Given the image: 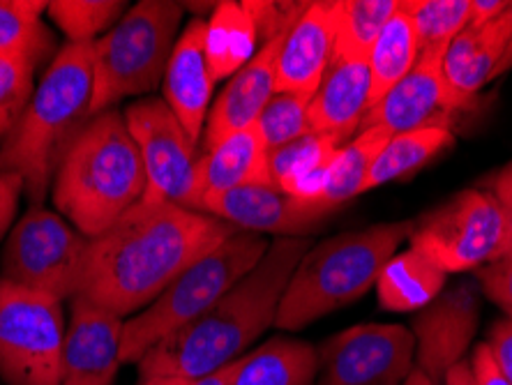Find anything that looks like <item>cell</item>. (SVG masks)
I'll return each instance as SVG.
<instances>
[{"label":"cell","instance_id":"6da1fadb","mask_svg":"<svg viewBox=\"0 0 512 385\" xmlns=\"http://www.w3.org/2000/svg\"><path fill=\"white\" fill-rule=\"evenodd\" d=\"M236 231L201 210L141 196L109 231L88 240L74 298L125 319L155 303L173 279Z\"/></svg>","mask_w":512,"mask_h":385},{"label":"cell","instance_id":"7a4b0ae2","mask_svg":"<svg viewBox=\"0 0 512 385\" xmlns=\"http://www.w3.org/2000/svg\"><path fill=\"white\" fill-rule=\"evenodd\" d=\"M312 243L307 238H277L263 259L199 319L173 332L137 362L141 379L176 376L194 381L243 358L270 326L286 284Z\"/></svg>","mask_w":512,"mask_h":385},{"label":"cell","instance_id":"3957f363","mask_svg":"<svg viewBox=\"0 0 512 385\" xmlns=\"http://www.w3.org/2000/svg\"><path fill=\"white\" fill-rule=\"evenodd\" d=\"M54 203L81 236L109 231L146 194V171L123 113L109 109L90 118L60 155Z\"/></svg>","mask_w":512,"mask_h":385},{"label":"cell","instance_id":"277c9868","mask_svg":"<svg viewBox=\"0 0 512 385\" xmlns=\"http://www.w3.org/2000/svg\"><path fill=\"white\" fill-rule=\"evenodd\" d=\"M90 100L93 44L67 42L0 146V171L24 180L30 203L47 196L60 155L90 120Z\"/></svg>","mask_w":512,"mask_h":385},{"label":"cell","instance_id":"5b68a950","mask_svg":"<svg viewBox=\"0 0 512 385\" xmlns=\"http://www.w3.org/2000/svg\"><path fill=\"white\" fill-rule=\"evenodd\" d=\"M411 222L376 224L346 231L310 247L286 284L275 328L303 330L314 321L356 303L374 289L397 247L409 240Z\"/></svg>","mask_w":512,"mask_h":385},{"label":"cell","instance_id":"8992f818","mask_svg":"<svg viewBox=\"0 0 512 385\" xmlns=\"http://www.w3.org/2000/svg\"><path fill=\"white\" fill-rule=\"evenodd\" d=\"M270 243L259 233L236 231L222 245L210 249L164 289L155 303L125 321L120 362H137L173 332L217 303L263 259Z\"/></svg>","mask_w":512,"mask_h":385},{"label":"cell","instance_id":"52a82bcc","mask_svg":"<svg viewBox=\"0 0 512 385\" xmlns=\"http://www.w3.org/2000/svg\"><path fill=\"white\" fill-rule=\"evenodd\" d=\"M183 14L185 7L173 0H141L107 35L97 37L90 118L109 111L125 97L153 93L160 86Z\"/></svg>","mask_w":512,"mask_h":385},{"label":"cell","instance_id":"ba28073f","mask_svg":"<svg viewBox=\"0 0 512 385\" xmlns=\"http://www.w3.org/2000/svg\"><path fill=\"white\" fill-rule=\"evenodd\" d=\"M88 238L54 210L33 206L12 226L0 256V279L63 303L79 291Z\"/></svg>","mask_w":512,"mask_h":385},{"label":"cell","instance_id":"9c48e42d","mask_svg":"<svg viewBox=\"0 0 512 385\" xmlns=\"http://www.w3.org/2000/svg\"><path fill=\"white\" fill-rule=\"evenodd\" d=\"M63 303L0 279V379L7 385H60Z\"/></svg>","mask_w":512,"mask_h":385},{"label":"cell","instance_id":"30bf717a","mask_svg":"<svg viewBox=\"0 0 512 385\" xmlns=\"http://www.w3.org/2000/svg\"><path fill=\"white\" fill-rule=\"evenodd\" d=\"M411 249L441 273H466L499 261L503 206L492 192L464 190L432 213L413 220Z\"/></svg>","mask_w":512,"mask_h":385},{"label":"cell","instance_id":"8fae6325","mask_svg":"<svg viewBox=\"0 0 512 385\" xmlns=\"http://www.w3.org/2000/svg\"><path fill=\"white\" fill-rule=\"evenodd\" d=\"M146 171V199L197 210V143L160 97H146L123 113Z\"/></svg>","mask_w":512,"mask_h":385},{"label":"cell","instance_id":"7c38bea8","mask_svg":"<svg viewBox=\"0 0 512 385\" xmlns=\"http://www.w3.org/2000/svg\"><path fill=\"white\" fill-rule=\"evenodd\" d=\"M314 385H404L416 337L399 323H360L328 337L316 351Z\"/></svg>","mask_w":512,"mask_h":385},{"label":"cell","instance_id":"4fadbf2b","mask_svg":"<svg viewBox=\"0 0 512 385\" xmlns=\"http://www.w3.org/2000/svg\"><path fill=\"white\" fill-rule=\"evenodd\" d=\"M478 319V293L466 284L441 293L413 319L416 369H420L432 385H443L450 367L466 360V349L476 337Z\"/></svg>","mask_w":512,"mask_h":385},{"label":"cell","instance_id":"5bb4252c","mask_svg":"<svg viewBox=\"0 0 512 385\" xmlns=\"http://www.w3.org/2000/svg\"><path fill=\"white\" fill-rule=\"evenodd\" d=\"M201 213L247 233H273L282 238H305L330 215L319 203H307L284 194L273 183L247 185L224 194L208 196Z\"/></svg>","mask_w":512,"mask_h":385},{"label":"cell","instance_id":"9a60e30c","mask_svg":"<svg viewBox=\"0 0 512 385\" xmlns=\"http://www.w3.org/2000/svg\"><path fill=\"white\" fill-rule=\"evenodd\" d=\"M464 109L453 100L443 81L441 60L418 58L406 77L365 113L360 130L383 127L390 137L404 132L427 130V127H448L455 123L457 113Z\"/></svg>","mask_w":512,"mask_h":385},{"label":"cell","instance_id":"2e32d148","mask_svg":"<svg viewBox=\"0 0 512 385\" xmlns=\"http://www.w3.org/2000/svg\"><path fill=\"white\" fill-rule=\"evenodd\" d=\"M125 321L84 298H72L60 385H114Z\"/></svg>","mask_w":512,"mask_h":385},{"label":"cell","instance_id":"e0dca14e","mask_svg":"<svg viewBox=\"0 0 512 385\" xmlns=\"http://www.w3.org/2000/svg\"><path fill=\"white\" fill-rule=\"evenodd\" d=\"M337 0L307 3L286 30L277 54V93L314 95L335 58Z\"/></svg>","mask_w":512,"mask_h":385},{"label":"cell","instance_id":"ac0fdd59","mask_svg":"<svg viewBox=\"0 0 512 385\" xmlns=\"http://www.w3.org/2000/svg\"><path fill=\"white\" fill-rule=\"evenodd\" d=\"M284 35H277L261 44L256 56L243 70H238L222 88V93L210 107L206 130H203V153L213 150L233 132L254 125L277 93V54Z\"/></svg>","mask_w":512,"mask_h":385},{"label":"cell","instance_id":"d6986e66","mask_svg":"<svg viewBox=\"0 0 512 385\" xmlns=\"http://www.w3.org/2000/svg\"><path fill=\"white\" fill-rule=\"evenodd\" d=\"M206 28L208 21L201 19H192L185 26L164 72V102L197 146L206 130L215 86L206 56Z\"/></svg>","mask_w":512,"mask_h":385},{"label":"cell","instance_id":"ffe728a7","mask_svg":"<svg viewBox=\"0 0 512 385\" xmlns=\"http://www.w3.org/2000/svg\"><path fill=\"white\" fill-rule=\"evenodd\" d=\"M372 74L367 58L335 56L310 102V127L349 141L370 111Z\"/></svg>","mask_w":512,"mask_h":385},{"label":"cell","instance_id":"44dd1931","mask_svg":"<svg viewBox=\"0 0 512 385\" xmlns=\"http://www.w3.org/2000/svg\"><path fill=\"white\" fill-rule=\"evenodd\" d=\"M508 35L510 19L506 10L503 17L483 28L466 26L450 42L446 56L441 60V74L450 95L462 109L473 107V100L480 95V90L494 81V72L506 51Z\"/></svg>","mask_w":512,"mask_h":385},{"label":"cell","instance_id":"7402d4cb","mask_svg":"<svg viewBox=\"0 0 512 385\" xmlns=\"http://www.w3.org/2000/svg\"><path fill=\"white\" fill-rule=\"evenodd\" d=\"M268 148L259 125L229 134L213 150L201 155L197 180V210L208 196L247 185H268Z\"/></svg>","mask_w":512,"mask_h":385},{"label":"cell","instance_id":"603a6c76","mask_svg":"<svg viewBox=\"0 0 512 385\" xmlns=\"http://www.w3.org/2000/svg\"><path fill=\"white\" fill-rule=\"evenodd\" d=\"M319 356L312 344L273 337L238 360L231 385H314Z\"/></svg>","mask_w":512,"mask_h":385},{"label":"cell","instance_id":"cb8c5ba5","mask_svg":"<svg viewBox=\"0 0 512 385\" xmlns=\"http://www.w3.org/2000/svg\"><path fill=\"white\" fill-rule=\"evenodd\" d=\"M443 286L446 273L409 247L383 266L376 279V296L388 312H416L434 303L443 293Z\"/></svg>","mask_w":512,"mask_h":385},{"label":"cell","instance_id":"d4e9b609","mask_svg":"<svg viewBox=\"0 0 512 385\" xmlns=\"http://www.w3.org/2000/svg\"><path fill=\"white\" fill-rule=\"evenodd\" d=\"M259 30L247 3H220L206 28V56L215 81L233 74L256 56Z\"/></svg>","mask_w":512,"mask_h":385},{"label":"cell","instance_id":"484cf974","mask_svg":"<svg viewBox=\"0 0 512 385\" xmlns=\"http://www.w3.org/2000/svg\"><path fill=\"white\" fill-rule=\"evenodd\" d=\"M372 74L370 109L381 102L406 74L418 63V37L413 30V21L406 12L404 0H399L397 12L390 17L386 28L381 30L379 40L367 56Z\"/></svg>","mask_w":512,"mask_h":385},{"label":"cell","instance_id":"4316f807","mask_svg":"<svg viewBox=\"0 0 512 385\" xmlns=\"http://www.w3.org/2000/svg\"><path fill=\"white\" fill-rule=\"evenodd\" d=\"M453 143L455 134L448 127H427V130L395 134V137H390L379 157H376L360 194L372 192L376 187L409 176V173L418 171L420 166L432 162L443 150H448Z\"/></svg>","mask_w":512,"mask_h":385},{"label":"cell","instance_id":"83f0119b","mask_svg":"<svg viewBox=\"0 0 512 385\" xmlns=\"http://www.w3.org/2000/svg\"><path fill=\"white\" fill-rule=\"evenodd\" d=\"M388 141L390 134L383 127H367V130L358 132V137L344 143L335 157L333 169H330L328 187L321 196L319 206L326 208L328 213H335L342 203L358 196L363 190L367 173H370L372 164Z\"/></svg>","mask_w":512,"mask_h":385},{"label":"cell","instance_id":"f1b7e54d","mask_svg":"<svg viewBox=\"0 0 512 385\" xmlns=\"http://www.w3.org/2000/svg\"><path fill=\"white\" fill-rule=\"evenodd\" d=\"M404 7L418 37V58L429 60H443L471 19V0H404Z\"/></svg>","mask_w":512,"mask_h":385},{"label":"cell","instance_id":"f546056e","mask_svg":"<svg viewBox=\"0 0 512 385\" xmlns=\"http://www.w3.org/2000/svg\"><path fill=\"white\" fill-rule=\"evenodd\" d=\"M397 7L399 0H342L337 5L335 56H370Z\"/></svg>","mask_w":512,"mask_h":385},{"label":"cell","instance_id":"4dcf8cb0","mask_svg":"<svg viewBox=\"0 0 512 385\" xmlns=\"http://www.w3.org/2000/svg\"><path fill=\"white\" fill-rule=\"evenodd\" d=\"M49 3L40 0H0V56L26 54L40 60L51 37L42 26V12Z\"/></svg>","mask_w":512,"mask_h":385},{"label":"cell","instance_id":"1f68e13d","mask_svg":"<svg viewBox=\"0 0 512 385\" xmlns=\"http://www.w3.org/2000/svg\"><path fill=\"white\" fill-rule=\"evenodd\" d=\"M125 7L123 0H54L47 12L72 44H93L123 19Z\"/></svg>","mask_w":512,"mask_h":385},{"label":"cell","instance_id":"d6a6232c","mask_svg":"<svg viewBox=\"0 0 512 385\" xmlns=\"http://www.w3.org/2000/svg\"><path fill=\"white\" fill-rule=\"evenodd\" d=\"M344 143L349 141H342L340 137H333V134L310 132L305 134V137L286 143V146L268 150L270 183L282 190L284 185L291 183V180H296L298 176H303V173L314 169L316 164L333 157Z\"/></svg>","mask_w":512,"mask_h":385},{"label":"cell","instance_id":"836d02e7","mask_svg":"<svg viewBox=\"0 0 512 385\" xmlns=\"http://www.w3.org/2000/svg\"><path fill=\"white\" fill-rule=\"evenodd\" d=\"M312 95L275 93L273 100L256 120L268 150H275L312 132L310 127Z\"/></svg>","mask_w":512,"mask_h":385},{"label":"cell","instance_id":"e575fe53","mask_svg":"<svg viewBox=\"0 0 512 385\" xmlns=\"http://www.w3.org/2000/svg\"><path fill=\"white\" fill-rule=\"evenodd\" d=\"M35 65L37 60L26 54L0 56V146L33 97Z\"/></svg>","mask_w":512,"mask_h":385},{"label":"cell","instance_id":"d590c367","mask_svg":"<svg viewBox=\"0 0 512 385\" xmlns=\"http://www.w3.org/2000/svg\"><path fill=\"white\" fill-rule=\"evenodd\" d=\"M478 282L485 296L512 321V259L487 263L478 270Z\"/></svg>","mask_w":512,"mask_h":385},{"label":"cell","instance_id":"8d00e7d4","mask_svg":"<svg viewBox=\"0 0 512 385\" xmlns=\"http://www.w3.org/2000/svg\"><path fill=\"white\" fill-rule=\"evenodd\" d=\"M469 367H471L473 383L476 385H510V381L503 376L499 362H496L487 342H480L473 346Z\"/></svg>","mask_w":512,"mask_h":385},{"label":"cell","instance_id":"74e56055","mask_svg":"<svg viewBox=\"0 0 512 385\" xmlns=\"http://www.w3.org/2000/svg\"><path fill=\"white\" fill-rule=\"evenodd\" d=\"M21 192H24V180L14 173L0 171V240L5 238L7 231H12Z\"/></svg>","mask_w":512,"mask_h":385},{"label":"cell","instance_id":"f35d334b","mask_svg":"<svg viewBox=\"0 0 512 385\" xmlns=\"http://www.w3.org/2000/svg\"><path fill=\"white\" fill-rule=\"evenodd\" d=\"M487 346L492 349L501 372L512 385V321L501 319L496 321L487 335Z\"/></svg>","mask_w":512,"mask_h":385},{"label":"cell","instance_id":"ab89813d","mask_svg":"<svg viewBox=\"0 0 512 385\" xmlns=\"http://www.w3.org/2000/svg\"><path fill=\"white\" fill-rule=\"evenodd\" d=\"M508 7H510V0H471L469 26L483 28L487 24H492V21L506 14Z\"/></svg>","mask_w":512,"mask_h":385},{"label":"cell","instance_id":"60d3db41","mask_svg":"<svg viewBox=\"0 0 512 385\" xmlns=\"http://www.w3.org/2000/svg\"><path fill=\"white\" fill-rule=\"evenodd\" d=\"M485 190L492 192L501 203H512V162L485 180Z\"/></svg>","mask_w":512,"mask_h":385},{"label":"cell","instance_id":"b9f144b4","mask_svg":"<svg viewBox=\"0 0 512 385\" xmlns=\"http://www.w3.org/2000/svg\"><path fill=\"white\" fill-rule=\"evenodd\" d=\"M236 365H238V360L231 362V365H227V367L217 369V372H213V374H206V376H201V379H194L187 385H231Z\"/></svg>","mask_w":512,"mask_h":385},{"label":"cell","instance_id":"7bdbcfd3","mask_svg":"<svg viewBox=\"0 0 512 385\" xmlns=\"http://www.w3.org/2000/svg\"><path fill=\"white\" fill-rule=\"evenodd\" d=\"M503 206V247L499 254L501 259H512V203H501Z\"/></svg>","mask_w":512,"mask_h":385},{"label":"cell","instance_id":"ee69618b","mask_svg":"<svg viewBox=\"0 0 512 385\" xmlns=\"http://www.w3.org/2000/svg\"><path fill=\"white\" fill-rule=\"evenodd\" d=\"M443 383L446 385H476L471 376L469 360H462V362H457L455 367H450V372L446 374V381Z\"/></svg>","mask_w":512,"mask_h":385},{"label":"cell","instance_id":"f6af8a7d","mask_svg":"<svg viewBox=\"0 0 512 385\" xmlns=\"http://www.w3.org/2000/svg\"><path fill=\"white\" fill-rule=\"evenodd\" d=\"M508 19H510V35H508V44H506V51H503L501 63H499V67H496V72H494V81L499 79V77H503V74H506V72H510V70H512V3H510V7H508Z\"/></svg>","mask_w":512,"mask_h":385},{"label":"cell","instance_id":"bcb514c9","mask_svg":"<svg viewBox=\"0 0 512 385\" xmlns=\"http://www.w3.org/2000/svg\"><path fill=\"white\" fill-rule=\"evenodd\" d=\"M190 381L176 379V376H150V379H141L139 385H187Z\"/></svg>","mask_w":512,"mask_h":385},{"label":"cell","instance_id":"7dc6e473","mask_svg":"<svg viewBox=\"0 0 512 385\" xmlns=\"http://www.w3.org/2000/svg\"><path fill=\"white\" fill-rule=\"evenodd\" d=\"M404 385H432V381H429L420 369L413 367V372L409 374V379L404 381Z\"/></svg>","mask_w":512,"mask_h":385},{"label":"cell","instance_id":"c3c4849f","mask_svg":"<svg viewBox=\"0 0 512 385\" xmlns=\"http://www.w3.org/2000/svg\"><path fill=\"white\" fill-rule=\"evenodd\" d=\"M443 385H446V383H443Z\"/></svg>","mask_w":512,"mask_h":385}]
</instances>
